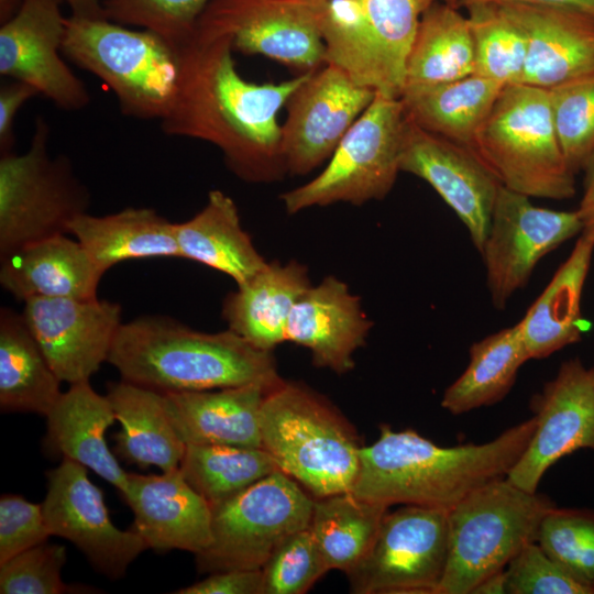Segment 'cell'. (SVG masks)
Instances as JSON below:
<instances>
[{"mask_svg": "<svg viewBox=\"0 0 594 594\" xmlns=\"http://www.w3.org/2000/svg\"><path fill=\"white\" fill-rule=\"evenodd\" d=\"M474 74V46L466 15L435 0L421 14L410 48L406 86L435 85Z\"/></svg>", "mask_w": 594, "mask_h": 594, "instance_id": "obj_34", "label": "cell"}, {"mask_svg": "<svg viewBox=\"0 0 594 594\" xmlns=\"http://www.w3.org/2000/svg\"><path fill=\"white\" fill-rule=\"evenodd\" d=\"M107 362L121 380L160 393L249 384L276 387L284 381L272 352L229 329L197 331L165 316L122 322Z\"/></svg>", "mask_w": 594, "mask_h": 594, "instance_id": "obj_3", "label": "cell"}, {"mask_svg": "<svg viewBox=\"0 0 594 594\" xmlns=\"http://www.w3.org/2000/svg\"><path fill=\"white\" fill-rule=\"evenodd\" d=\"M538 544L594 594V512L552 508L542 519Z\"/></svg>", "mask_w": 594, "mask_h": 594, "instance_id": "obj_39", "label": "cell"}, {"mask_svg": "<svg viewBox=\"0 0 594 594\" xmlns=\"http://www.w3.org/2000/svg\"><path fill=\"white\" fill-rule=\"evenodd\" d=\"M583 228L578 209L561 211L538 207L530 197L502 186L479 252L493 306L504 309L512 296L528 284L539 261L582 233Z\"/></svg>", "mask_w": 594, "mask_h": 594, "instance_id": "obj_14", "label": "cell"}, {"mask_svg": "<svg viewBox=\"0 0 594 594\" xmlns=\"http://www.w3.org/2000/svg\"><path fill=\"white\" fill-rule=\"evenodd\" d=\"M439 1L452 3V4H455V6H457V3H458V0H439Z\"/></svg>", "mask_w": 594, "mask_h": 594, "instance_id": "obj_54", "label": "cell"}, {"mask_svg": "<svg viewBox=\"0 0 594 594\" xmlns=\"http://www.w3.org/2000/svg\"><path fill=\"white\" fill-rule=\"evenodd\" d=\"M498 593H506V580H505V571H501L496 574H493L492 576L484 580L481 584H479L472 594H498Z\"/></svg>", "mask_w": 594, "mask_h": 594, "instance_id": "obj_51", "label": "cell"}, {"mask_svg": "<svg viewBox=\"0 0 594 594\" xmlns=\"http://www.w3.org/2000/svg\"><path fill=\"white\" fill-rule=\"evenodd\" d=\"M233 52L228 36L195 30L179 50L177 94L161 129L218 147L227 167L244 182L280 180L287 172L277 114L309 72L280 82L248 81Z\"/></svg>", "mask_w": 594, "mask_h": 594, "instance_id": "obj_1", "label": "cell"}, {"mask_svg": "<svg viewBox=\"0 0 594 594\" xmlns=\"http://www.w3.org/2000/svg\"><path fill=\"white\" fill-rule=\"evenodd\" d=\"M106 395L121 425L114 454L142 469H178L186 444L168 418L164 394L121 380L109 383Z\"/></svg>", "mask_w": 594, "mask_h": 594, "instance_id": "obj_30", "label": "cell"}, {"mask_svg": "<svg viewBox=\"0 0 594 594\" xmlns=\"http://www.w3.org/2000/svg\"><path fill=\"white\" fill-rule=\"evenodd\" d=\"M261 571V594H304L329 570L306 528L288 536Z\"/></svg>", "mask_w": 594, "mask_h": 594, "instance_id": "obj_42", "label": "cell"}, {"mask_svg": "<svg viewBox=\"0 0 594 594\" xmlns=\"http://www.w3.org/2000/svg\"><path fill=\"white\" fill-rule=\"evenodd\" d=\"M594 251V237L582 231L568 258L518 321L529 360H540L578 343L587 326L581 300Z\"/></svg>", "mask_w": 594, "mask_h": 594, "instance_id": "obj_28", "label": "cell"}, {"mask_svg": "<svg viewBox=\"0 0 594 594\" xmlns=\"http://www.w3.org/2000/svg\"><path fill=\"white\" fill-rule=\"evenodd\" d=\"M406 117L400 99L375 94L316 177L285 191V210L298 213L337 202L361 206L384 199L400 172Z\"/></svg>", "mask_w": 594, "mask_h": 594, "instance_id": "obj_10", "label": "cell"}, {"mask_svg": "<svg viewBox=\"0 0 594 594\" xmlns=\"http://www.w3.org/2000/svg\"><path fill=\"white\" fill-rule=\"evenodd\" d=\"M46 479L42 507L52 536L74 543L99 573L121 579L148 549L143 538L132 528L121 530L113 525L103 493L88 479L86 466L63 458L46 472Z\"/></svg>", "mask_w": 594, "mask_h": 594, "instance_id": "obj_16", "label": "cell"}, {"mask_svg": "<svg viewBox=\"0 0 594 594\" xmlns=\"http://www.w3.org/2000/svg\"><path fill=\"white\" fill-rule=\"evenodd\" d=\"M103 272L78 240L59 234L0 257V284L15 299L97 298Z\"/></svg>", "mask_w": 594, "mask_h": 594, "instance_id": "obj_25", "label": "cell"}, {"mask_svg": "<svg viewBox=\"0 0 594 594\" xmlns=\"http://www.w3.org/2000/svg\"><path fill=\"white\" fill-rule=\"evenodd\" d=\"M583 170V195L578 208L582 219L594 210V151L587 160Z\"/></svg>", "mask_w": 594, "mask_h": 594, "instance_id": "obj_49", "label": "cell"}, {"mask_svg": "<svg viewBox=\"0 0 594 594\" xmlns=\"http://www.w3.org/2000/svg\"><path fill=\"white\" fill-rule=\"evenodd\" d=\"M530 405L536 428L506 479L535 493L560 459L581 449L594 452V366H585L578 358L564 361Z\"/></svg>", "mask_w": 594, "mask_h": 594, "instance_id": "obj_17", "label": "cell"}, {"mask_svg": "<svg viewBox=\"0 0 594 594\" xmlns=\"http://www.w3.org/2000/svg\"><path fill=\"white\" fill-rule=\"evenodd\" d=\"M72 12V15L106 19L102 4L99 0H63Z\"/></svg>", "mask_w": 594, "mask_h": 594, "instance_id": "obj_50", "label": "cell"}, {"mask_svg": "<svg viewBox=\"0 0 594 594\" xmlns=\"http://www.w3.org/2000/svg\"><path fill=\"white\" fill-rule=\"evenodd\" d=\"M211 0H103L107 20L138 26L180 50L194 35L200 14Z\"/></svg>", "mask_w": 594, "mask_h": 594, "instance_id": "obj_41", "label": "cell"}, {"mask_svg": "<svg viewBox=\"0 0 594 594\" xmlns=\"http://www.w3.org/2000/svg\"><path fill=\"white\" fill-rule=\"evenodd\" d=\"M63 0H23L0 28V74L33 86L64 111H79L91 101L85 82L62 55L66 18Z\"/></svg>", "mask_w": 594, "mask_h": 594, "instance_id": "obj_18", "label": "cell"}, {"mask_svg": "<svg viewBox=\"0 0 594 594\" xmlns=\"http://www.w3.org/2000/svg\"><path fill=\"white\" fill-rule=\"evenodd\" d=\"M229 293L222 302L228 329L255 348L273 352L286 341L289 315L311 286L308 268L298 261H273Z\"/></svg>", "mask_w": 594, "mask_h": 594, "instance_id": "obj_27", "label": "cell"}, {"mask_svg": "<svg viewBox=\"0 0 594 594\" xmlns=\"http://www.w3.org/2000/svg\"><path fill=\"white\" fill-rule=\"evenodd\" d=\"M31 85L9 79L0 86V151L1 154L13 152L15 145L14 122L19 110L30 99L38 96Z\"/></svg>", "mask_w": 594, "mask_h": 594, "instance_id": "obj_47", "label": "cell"}, {"mask_svg": "<svg viewBox=\"0 0 594 594\" xmlns=\"http://www.w3.org/2000/svg\"><path fill=\"white\" fill-rule=\"evenodd\" d=\"M179 470L211 506L279 470L263 448L186 444Z\"/></svg>", "mask_w": 594, "mask_h": 594, "instance_id": "obj_37", "label": "cell"}, {"mask_svg": "<svg viewBox=\"0 0 594 594\" xmlns=\"http://www.w3.org/2000/svg\"><path fill=\"white\" fill-rule=\"evenodd\" d=\"M133 512L132 529L156 551L195 556L211 542V505L185 480L179 468L161 474L128 473L122 496Z\"/></svg>", "mask_w": 594, "mask_h": 594, "instance_id": "obj_22", "label": "cell"}, {"mask_svg": "<svg viewBox=\"0 0 594 594\" xmlns=\"http://www.w3.org/2000/svg\"><path fill=\"white\" fill-rule=\"evenodd\" d=\"M62 381L30 331L22 314L0 310L1 413L46 416L59 396Z\"/></svg>", "mask_w": 594, "mask_h": 594, "instance_id": "obj_33", "label": "cell"}, {"mask_svg": "<svg viewBox=\"0 0 594 594\" xmlns=\"http://www.w3.org/2000/svg\"><path fill=\"white\" fill-rule=\"evenodd\" d=\"M373 321L361 299L333 275L311 285L295 304L286 326V341L309 350L312 364L344 374L363 346Z\"/></svg>", "mask_w": 594, "mask_h": 594, "instance_id": "obj_23", "label": "cell"}, {"mask_svg": "<svg viewBox=\"0 0 594 594\" xmlns=\"http://www.w3.org/2000/svg\"><path fill=\"white\" fill-rule=\"evenodd\" d=\"M21 312L62 382L89 381L108 360L122 324L120 304L98 298L26 299Z\"/></svg>", "mask_w": 594, "mask_h": 594, "instance_id": "obj_20", "label": "cell"}, {"mask_svg": "<svg viewBox=\"0 0 594 594\" xmlns=\"http://www.w3.org/2000/svg\"><path fill=\"white\" fill-rule=\"evenodd\" d=\"M464 372L443 393L441 407L452 415L491 406L512 389L521 365L529 361L518 322L470 348Z\"/></svg>", "mask_w": 594, "mask_h": 594, "instance_id": "obj_35", "label": "cell"}, {"mask_svg": "<svg viewBox=\"0 0 594 594\" xmlns=\"http://www.w3.org/2000/svg\"><path fill=\"white\" fill-rule=\"evenodd\" d=\"M46 418V448L92 470L123 496L129 472L106 441V431L117 420L107 395L98 394L89 381L70 384Z\"/></svg>", "mask_w": 594, "mask_h": 594, "instance_id": "obj_26", "label": "cell"}, {"mask_svg": "<svg viewBox=\"0 0 594 594\" xmlns=\"http://www.w3.org/2000/svg\"><path fill=\"white\" fill-rule=\"evenodd\" d=\"M314 498L276 470L237 495L211 506V542L196 554L201 573L261 570L292 534L309 528Z\"/></svg>", "mask_w": 594, "mask_h": 594, "instance_id": "obj_11", "label": "cell"}, {"mask_svg": "<svg viewBox=\"0 0 594 594\" xmlns=\"http://www.w3.org/2000/svg\"><path fill=\"white\" fill-rule=\"evenodd\" d=\"M503 87L472 74L441 84L406 86L399 99L406 118L418 127L472 147Z\"/></svg>", "mask_w": 594, "mask_h": 594, "instance_id": "obj_32", "label": "cell"}, {"mask_svg": "<svg viewBox=\"0 0 594 594\" xmlns=\"http://www.w3.org/2000/svg\"><path fill=\"white\" fill-rule=\"evenodd\" d=\"M51 536L42 504L31 503L15 494L1 495L0 564L46 542Z\"/></svg>", "mask_w": 594, "mask_h": 594, "instance_id": "obj_45", "label": "cell"}, {"mask_svg": "<svg viewBox=\"0 0 594 594\" xmlns=\"http://www.w3.org/2000/svg\"><path fill=\"white\" fill-rule=\"evenodd\" d=\"M62 52L112 91L122 114L161 122L169 113L178 88L180 55L156 33L70 14Z\"/></svg>", "mask_w": 594, "mask_h": 594, "instance_id": "obj_5", "label": "cell"}, {"mask_svg": "<svg viewBox=\"0 0 594 594\" xmlns=\"http://www.w3.org/2000/svg\"><path fill=\"white\" fill-rule=\"evenodd\" d=\"M273 388L249 384L163 394L168 418L185 444L262 448L260 414Z\"/></svg>", "mask_w": 594, "mask_h": 594, "instance_id": "obj_24", "label": "cell"}, {"mask_svg": "<svg viewBox=\"0 0 594 594\" xmlns=\"http://www.w3.org/2000/svg\"><path fill=\"white\" fill-rule=\"evenodd\" d=\"M388 508L352 492L314 497L309 529L329 571L349 573L362 561Z\"/></svg>", "mask_w": 594, "mask_h": 594, "instance_id": "obj_36", "label": "cell"}, {"mask_svg": "<svg viewBox=\"0 0 594 594\" xmlns=\"http://www.w3.org/2000/svg\"><path fill=\"white\" fill-rule=\"evenodd\" d=\"M326 0H211L196 31L228 36L233 51L263 55L301 73L324 64Z\"/></svg>", "mask_w": 594, "mask_h": 594, "instance_id": "obj_13", "label": "cell"}, {"mask_svg": "<svg viewBox=\"0 0 594 594\" xmlns=\"http://www.w3.org/2000/svg\"><path fill=\"white\" fill-rule=\"evenodd\" d=\"M261 570H227L209 575L189 586L182 587L176 594H261Z\"/></svg>", "mask_w": 594, "mask_h": 594, "instance_id": "obj_46", "label": "cell"}, {"mask_svg": "<svg viewBox=\"0 0 594 594\" xmlns=\"http://www.w3.org/2000/svg\"><path fill=\"white\" fill-rule=\"evenodd\" d=\"M509 594H592L538 544L524 547L505 568Z\"/></svg>", "mask_w": 594, "mask_h": 594, "instance_id": "obj_44", "label": "cell"}, {"mask_svg": "<svg viewBox=\"0 0 594 594\" xmlns=\"http://www.w3.org/2000/svg\"><path fill=\"white\" fill-rule=\"evenodd\" d=\"M23 0H0V23L11 19L21 7Z\"/></svg>", "mask_w": 594, "mask_h": 594, "instance_id": "obj_52", "label": "cell"}, {"mask_svg": "<svg viewBox=\"0 0 594 594\" xmlns=\"http://www.w3.org/2000/svg\"><path fill=\"white\" fill-rule=\"evenodd\" d=\"M175 235L180 257L227 274L237 285L267 264L242 228L234 200L219 189L193 218L175 223Z\"/></svg>", "mask_w": 594, "mask_h": 594, "instance_id": "obj_29", "label": "cell"}, {"mask_svg": "<svg viewBox=\"0 0 594 594\" xmlns=\"http://www.w3.org/2000/svg\"><path fill=\"white\" fill-rule=\"evenodd\" d=\"M484 1L496 3H520L537 7L569 8L584 11L594 15V0H458L457 6L462 7L469 2Z\"/></svg>", "mask_w": 594, "mask_h": 594, "instance_id": "obj_48", "label": "cell"}, {"mask_svg": "<svg viewBox=\"0 0 594 594\" xmlns=\"http://www.w3.org/2000/svg\"><path fill=\"white\" fill-rule=\"evenodd\" d=\"M536 417L492 441L440 447L415 430L381 426L378 439L360 449L352 493L391 507L417 505L449 510L475 490L507 476L526 450Z\"/></svg>", "mask_w": 594, "mask_h": 594, "instance_id": "obj_2", "label": "cell"}, {"mask_svg": "<svg viewBox=\"0 0 594 594\" xmlns=\"http://www.w3.org/2000/svg\"><path fill=\"white\" fill-rule=\"evenodd\" d=\"M472 148L508 189L553 200L575 195V174L561 151L547 89L504 86Z\"/></svg>", "mask_w": 594, "mask_h": 594, "instance_id": "obj_7", "label": "cell"}, {"mask_svg": "<svg viewBox=\"0 0 594 594\" xmlns=\"http://www.w3.org/2000/svg\"><path fill=\"white\" fill-rule=\"evenodd\" d=\"M468 11L474 46V74L503 86L520 84L527 44L518 26L496 2L475 1Z\"/></svg>", "mask_w": 594, "mask_h": 594, "instance_id": "obj_38", "label": "cell"}, {"mask_svg": "<svg viewBox=\"0 0 594 594\" xmlns=\"http://www.w3.org/2000/svg\"><path fill=\"white\" fill-rule=\"evenodd\" d=\"M448 559V510L404 505L385 514L362 561L349 573L356 594H437Z\"/></svg>", "mask_w": 594, "mask_h": 594, "instance_id": "obj_12", "label": "cell"}, {"mask_svg": "<svg viewBox=\"0 0 594 594\" xmlns=\"http://www.w3.org/2000/svg\"><path fill=\"white\" fill-rule=\"evenodd\" d=\"M498 4L526 40L520 84L549 90L594 75V15L569 8Z\"/></svg>", "mask_w": 594, "mask_h": 594, "instance_id": "obj_21", "label": "cell"}, {"mask_svg": "<svg viewBox=\"0 0 594 594\" xmlns=\"http://www.w3.org/2000/svg\"><path fill=\"white\" fill-rule=\"evenodd\" d=\"M66 548L47 541L28 549L0 564L1 594H65L92 591L88 586L66 584L62 569ZM94 592V591H92Z\"/></svg>", "mask_w": 594, "mask_h": 594, "instance_id": "obj_43", "label": "cell"}, {"mask_svg": "<svg viewBox=\"0 0 594 594\" xmlns=\"http://www.w3.org/2000/svg\"><path fill=\"white\" fill-rule=\"evenodd\" d=\"M262 448L315 498L351 492L360 463L355 429L322 395L283 381L260 414Z\"/></svg>", "mask_w": 594, "mask_h": 594, "instance_id": "obj_4", "label": "cell"}, {"mask_svg": "<svg viewBox=\"0 0 594 594\" xmlns=\"http://www.w3.org/2000/svg\"><path fill=\"white\" fill-rule=\"evenodd\" d=\"M584 228L583 231L594 237V210L583 218Z\"/></svg>", "mask_w": 594, "mask_h": 594, "instance_id": "obj_53", "label": "cell"}, {"mask_svg": "<svg viewBox=\"0 0 594 594\" xmlns=\"http://www.w3.org/2000/svg\"><path fill=\"white\" fill-rule=\"evenodd\" d=\"M51 132L37 116L28 150L0 156V257L68 234L72 221L87 213L90 193L66 155L51 154Z\"/></svg>", "mask_w": 594, "mask_h": 594, "instance_id": "obj_8", "label": "cell"}, {"mask_svg": "<svg viewBox=\"0 0 594 594\" xmlns=\"http://www.w3.org/2000/svg\"><path fill=\"white\" fill-rule=\"evenodd\" d=\"M374 97L332 64L309 72L286 102L280 139L287 175H307L329 160Z\"/></svg>", "mask_w": 594, "mask_h": 594, "instance_id": "obj_15", "label": "cell"}, {"mask_svg": "<svg viewBox=\"0 0 594 594\" xmlns=\"http://www.w3.org/2000/svg\"><path fill=\"white\" fill-rule=\"evenodd\" d=\"M549 97L561 151L576 175L594 151V75L551 88Z\"/></svg>", "mask_w": 594, "mask_h": 594, "instance_id": "obj_40", "label": "cell"}, {"mask_svg": "<svg viewBox=\"0 0 594 594\" xmlns=\"http://www.w3.org/2000/svg\"><path fill=\"white\" fill-rule=\"evenodd\" d=\"M400 172L421 178L436 190L466 227L480 252L502 184L474 150L406 118Z\"/></svg>", "mask_w": 594, "mask_h": 594, "instance_id": "obj_19", "label": "cell"}, {"mask_svg": "<svg viewBox=\"0 0 594 594\" xmlns=\"http://www.w3.org/2000/svg\"><path fill=\"white\" fill-rule=\"evenodd\" d=\"M556 507L546 495L527 492L506 477L472 492L448 510V559L437 594H472L504 571Z\"/></svg>", "mask_w": 594, "mask_h": 594, "instance_id": "obj_6", "label": "cell"}, {"mask_svg": "<svg viewBox=\"0 0 594 594\" xmlns=\"http://www.w3.org/2000/svg\"><path fill=\"white\" fill-rule=\"evenodd\" d=\"M69 233L103 273L127 260L180 257L175 223L153 208L128 207L106 216L87 212L72 221Z\"/></svg>", "mask_w": 594, "mask_h": 594, "instance_id": "obj_31", "label": "cell"}, {"mask_svg": "<svg viewBox=\"0 0 594 594\" xmlns=\"http://www.w3.org/2000/svg\"><path fill=\"white\" fill-rule=\"evenodd\" d=\"M435 0H326L320 32L324 63L375 94L399 99L424 11Z\"/></svg>", "mask_w": 594, "mask_h": 594, "instance_id": "obj_9", "label": "cell"}]
</instances>
